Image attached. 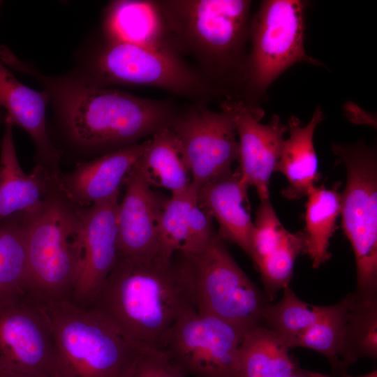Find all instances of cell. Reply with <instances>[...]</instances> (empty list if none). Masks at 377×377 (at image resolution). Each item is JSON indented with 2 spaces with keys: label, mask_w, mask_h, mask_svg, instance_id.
<instances>
[{
  "label": "cell",
  "mask_w": 377,
  "mask_h": 377,
  "mask_svg": "<svg viewBox=\"0 0 377 377\" xmlns=\"http://www.w3.org/2000/svg\"><path fill=\"white\" fill-rule=\"evenodd\" d=\"M10 67L43 87L71 139L77 145L110 151L135 143L170 126L179 108L99 85L86 75L47 76L8 48L0 54Z\"/></svg>",
  "instance_id": "obj_1"
},
{
  "label": "cell",
  "mask_w": 377,
  "mask_h": 377,
  "mask_svg": "<svg viewBox=\"0 0 377 377\" xmlns=\"http://www.w3.org/2000/svg\"><path fill=\"white\" fill-rule=\"evenodd\" d=\"M167 41L188 55L222 100H240L249 54V0H155Z\"/></svg>",
  "instance_id": "obj_2"
},
{
  "label": "cell",
  "mask_w": 377,
  "mask_h": 377,
  "mask_svg": "<svg viewBox=\"0 0 377 377\" xmlns=\"http://www.w3.org/2000/svg\"><path fill=\"white\" fill-rule=\"evenodd\" d=\"M93 306L142 348L161 350L178 318L195 308L179 260L119 258Z\"/></svg>",
  "instance_id": "obj_3"
},
{
  "label": "cell",
  "mask_w": 377,
  "mask_h": 377,
  "mask_svg": "<svg viewBox=\"0 0 377 377\" xmlns=\"http://www.w3.org/2000/svg\"><path fill=\"white\" fill-rule=\"evenodd\" d=\"M27 293L41 303L71 299L83 263L82 208L57 188L24 212Z\"/></svg>",
  "instance_id": "obj_4"
},
{
  "label": "cell",
  "mask_w": 377,
  "mask_h": 377,
  "mask_svg": "<svg viewBox=\"0 0 377 377\" xmlns=\"http://www.w3.org/2000/svg\"><path fill=\"white\" fill-rule=\"evenodd\" d=\"M50 318L61 377H128L144 348L108 316L72 300L42 303Z\"/></svg>",
  "instance_id": "obj_5"
},
{
  "label": "cell",
  "mask_w": 377,
  "mask_h": 377,
  "mask_svg": "<svg viewBox=\"0 0 377 377\" xmlns=\"http://www.w3.org/2000/svg\"><path fill=\"white\" fill-rule=\"evenodd\" d=\"M306 1L265 0L251 16L244 85L240 97L246 105L261 107L272 82L294 64L321 66L304 48Z\"/></svg>",
  "instance_id": "obj_6"
},
{
  "label": "cell",
  "mask_w": 377,
  "mask_h": 377,
  "mask_svg": "<svg viewBox=\"0 0 377 377\" xmlns=\"http://www.w3.org/2000/svg\"><path fill=\"white\" fill-rule=\"evenodd\" d=\"M178 253L198 311L245 332L262 324L269 301L242 270L217 232L200 251Z\"/></svg>",
  "instance_id": "obj_7"
},
{
  "label": "cell",
  "mask_w": 377,
  "mask_h": 377,
  "mask_svg": "<svg viewBox=\"0 0 377 377\" xmlns=\"http://www.w3.org/2000/svg\"><path fill=\"white\" fill-rule=\"evenodd\" d=\"M87 77L104 87L158 88L193 103L208 104L219 98L202 74L175 52L105 38L93 56Z\"/></svg>",
  "instance_id": "obj_8"
},
{
  "label": "cell",
  "mask_w": 377,
  "mask_h": 377,
  "mask_svg": "<svg viewBox=\"0 0 377 377\" xmlns=\"http://www.w3.org/2000/svg\"><path fill=\"white\" fill-rule=\"evenodd\" d=\"M346 170L341 193L342 228L354 251L357 287L362 296H377V158L374 147L360 140L333 143Z\"/></svg>",
  "instance_id": "obj_9"
},
{
  "label": "cell",
  "mask_w": 377,
  "mask_h": 377,
  "mask_svg": "<svg viewBox=\"0 0 377 377\" xmlns=\"http://www.w3.org/2000/svg\"><path fill=\"white\" fill-rule=\"evenodd\" d=\"M244 334L239 327L193 308L175 322L160 350L184 376L237 377Z\"/></svg>",
  "instance_id": "obj_10"
},
{
  "label": "cell",
  "mask_w": 377,
  "mask_h": 377,
  "mask_svg": "<svg viewBox=\"0 0 377 377\" xmlns=\"http://www.w3.org/2000/svg\"><path fill=\"white\" fill-rule=\"evenodd\" d=\"M221 110L192 103L179 109L168 126L177 137L198 188L232 172L239 159V144L232 110L225 100Z\"/></svg>",
  "instance_id": "obj_11"
},
{
  "label": "cell",
  "mask_w": 377,
  "mask_h": 377,
  "mask_svg": "<svg viewBox=\"0 0 377 377\" xmlns=\"http://www.w3.org/2000/svg\"><path fill=\"white\" fill-rule=\"evenodd\" d=\"M0 371L61 377L50 318L27 293L0 302Z\"/></svg>",
  "instance_id": "obj_12"
},
{
  "label": "cell",
  "mask_w": 377,
  "mask_h": 377,
  "mask_svg": "<svg viewBox=\"0 0 377 377\" xmlns=\"http://www.w3.org/2000/svg\"><path fill=\"white\" fill-rule=\"evenodd\" d=\"M225 101L234 114L242 181L256 188L260 201L268 200L270 177L275 172L288 126L276 114L262 124L261 107H250L239 100Z\"/></svg>",
  "instance_id": "obj_13"
},
{
  "label": "cell",
  "mask_w": 377,
  "mask_h": 377,
  "mask_svg": "<svg viewBox=\"0 0 377 377\" xmlns=\"http://www.w3.org/2000/svg\"><path fill=\"white\" fill-rule=\"evenodd\" d=\"M117 193L87 208L83 220V263L73 290L74 302L89 306L119 259Z\"/></svg>",
  "instance_id": "obj_14"
},
{
  "label": "cell",
  "mask_w": 377,
  "mask_h": 377,
  "mask_svg": "<svg viewBox=\"0 0 377 377\" xmlns=\"http://www.w3.org/2000/svg\"><path fill=\"white\" fill-rule=\"evenodd\" d=\"M124 185L125 193L117 213L119 258L164 259L159 221L165 200L147 184L136 165Z\"/></svg>",
  "instance_id": "obj_15"
},
{
  "label": "cell",
  "mask_w": 377,
  "mask_h": 377,
  "mask_svg": "<svg viewBox=\"0 0 377 377\" xmlns=\"http://www.w3.org/2000/svg\"><path fill=\"white\" fill-rule=\"evenodd\" d=\"M150 138L80 162L68 173L60 172L59 188L79 208H87L119 193L120 188L147 150Z\"/></svg>",
  "instance_id": "obj_16"
},
{
  "label": "cell",
  "mask_w": 377,
  "mask_h": 377,
  "mask_svg": "<svg viewBox=\"0 0 377 377\" xmlns=\"http://www.w3.org/2000/svg\"><path fill=\"white\" fill-rule=\"evenodd\" d=\"M13 125L5 116L0 145V221L35 208L59 188V170L38 163L29 174L23 171L17 157Z\"/></svg>",
  "instance_id": "obj_17"
},
{
  "label": "cell",
  "mask_w": 377,
  "mask_h": 377,
  "mask_svg": "<svg viewBox=\"0 0 377 377\" xmlns=\"http://www.w3.org/2000/svg\"><path fill=\"white\" fill-rule=\"evenodd\" d=\"M45 91H38L20 82L0 59V107L13 124L22 128L32 139L42 164L59 170L61 151L51 141L46 125Z\"/></svg>",
  "instance_id": "obj_18"
},
{
  "label": "cell",
  "mask_w": 377,
  "mask_h": 377,
  "mask_svg": "<svg viewBox=\"0 0 377 377\" xmlns=\"http://www.w3.org/2000/svg\"><path fill=\"white\" fill-rule=\"evenodd\" d=\"M248 188L237 168L198 188L197 200L216 220L219 237L235 244L249 256L253 221L246 207L249 205Z\"/></svg>",
  "instance_id": "obj_19"
},
{
  "label": "cell",
  "mask_w": 377,
  "mask_h": 377,
  "mask_svg": "<svg viewBox=\"0 0 377 377\" xmlns=\"http://www.w3.org/2000/svg\"><path fill=\"white\" fill-rule=\"evenodd\" d=\"M324 114L318 105L309 122L291 116L287 124L289 136L284 140L275 172L282 173L288 182L282 195L289 200L306 196L319 180L318 160L313 136L316 127L323 120Z\"/></svg>",
  "instance_id": "obj_20"
},
{
  "label": "cell",
  "mask_w": 377,
  "mask_h": 377,
  "mask_svg": "<svg viewBox=\"0 0 377 377\" xmlns=\"http://www.w3.org/2000/svg\"><path fill=\"white\" fill-rule=\"evenodd\" d=\"M103 32L108 40L174 52L154 0L112 1L105 10Z\"/></svg>",
  "instance_id": "obj_21"
},
{
  "label": "cell",
  "mask_w": 377,
  "mask_h": 377,
  "mask_svg": "<svg viewBox=\"0 0 377 377\" xmlns=\"http://www.w3.org/2000/svg\"><path fill=\"white\" fill-rule=\"evenodd\" d=\"M289 346L263 324L245 332L239 352L237 377H290L300 367L289 355Z\"/></svg>",
  "instance_id": "obj_22"
},
{
  "label": "cell",
  "mask_w": 377,
  "mask_h": 377,
  "mask_svg": "<svg viewBox=\"0 0 377 377\" xmlns=\"http://www.w3.org/2000/svg\"><path fill=\"white\" fill-rule=\"evenodd\" d=\"M136 167L149 186L165 188L172 194L186 189L192 184L180 142L168 126L151 135Z\"/></svg>",
  "instance_id": "obj_23"
},
{
  "label": "cell",
  "mask_w": 377,
  "mask_h": 377,
  "mask_svg": "<svg viewBox=\"0 0 377 377\" xmlns=\"http://www.w3.org/2000/svg\"><path fill=\"white\" fill-rule=\"evenodd\" d=\"M305 211L306 253L318 268L330 258V239L340 215L341 193L337 187L314 186L306 195Z\"/></svg>",
  "instance_id": "obj_24"
},
{
  "label": "cell",
  "mask_w": 377,
  "mask_h": 377,
  "mask_svg": "<svg viewBox=\"0 0 377 377\" xmlns=\"http://www.w3.org/2000/svg\"><path fill=\"white\" fill-rule=\"evenodd\" d=\"M24 212L15 213L0 221V302L27 293Z\"/></svg>",
  "instance_id": "obj_25"
},
{
  "label": "cell",
  "mask_w": 377,
  "mask_h": 377,
  "mask_svg": "<svg viewBox=\"0 0 377 377\" xmlns=\"http://www.w3.org/2000/svg\"><path fill=\"white\" fill-rule=\"evenodd\" d=\"M352 294L340 354L345 374L347 368L358 360L377 357V296Z\"/></svg>",
  "instance_id": "obj_26"
},
{
  "label": "cell",
  "mask_w": 377,
  "mask_h": 377,
  "mask_svg": "<svg viewBox=\"0 0 377 377\" xmlns=\"http://www.w3.org/2000/svg\"><path fill=\"white\" fill-rule=\"evenodd\" d=\"M327 306H314L301 300L290 286L276 304L269 302L262 313V324L279 334L289 348L325 312Z\"/></svg>",
  "instance_id": "obj_27"
},
{
  "label": "cell",
  "mask_w": 377,
  "mask_h": 377,
  "mask_svg": "<svg viewBox=\"0 0 377 377\" xmlns=\"http://www.w3.org/2000/svg\"><path fill=\"white\" fill-rule=\"evenodd\" d=\"M353 299L347 295L338 303L327 306L324 314L294 343L293 347H304L325 355L334 373L345 376L340 354L346 317Z\"/></svg>",
  "instance_id": "obj_28"
},
{
  "label": "cell",
  "mask_w": 377,
  "mask_h": 377,
  "mask_svg": "<svg viewBox=\"0 0 377 377\" xmlns=\"http://www.w3.org/2000/svg\"><path fill=\"white\" fill-rule=\"evenodd\" d=\"M304 232L286 231L278 245L255 265L260 272L266 297L273 300L279 290L288 286L297 257L306 253Z\"/></svg>",
  "instance_id": "obj_29"
},
{
  "label": "cell",
  "mask_w": 377,
  "mask_h": 377,
  "mask_svg": "<svg viewBox=\"0 0 377 377\" xmlns=\"http://www.w3.org/2000/svg\"><path fill=\"white\" fill-rule=\"evenodd\" d=\"M198 188L192 183L186 189L165 200L159 221V239L163 258L171 260L186 249L188 218L197 199Z\"/></svg>",
  "instance_id": "obj_30"
},
{
  "label": "cell",
  "mask_w": 377,
  "mask_h": 377,
  "mask_svg": "<svg viewBox=\"0 0 377 377\" xmlns=\"http://www.w3.org/2000/svg\"><path fill=\"white\" fill-rule=\"evenodd\" d=\"M286 231L269 199L261 200L253 221L249 255L254 264L278 245Z\"/></svg>",
  "instance_id": "obj_31"
},
{
  "label": "cell",
  "mask_w": 377,
  "mask_h": 377,
  "mask_svg": "<svg viewBox=\"0 0 377 377\" xmlns=\"http://www.w3.org/2000/svg\"><path fill=\"white\" fill-rule=\"evenodd\" d=\"M212 221V216L196 199L190 211L186 246L182 253H194L205 247L216 233Z\"/></svg>",
  "instance_id": "obj_32"
},
{
  "label": "cell",
  "mask_w": 377,
  "mask_h": 377,
  "mask_svg": "<svg viewBox=\"0 0 377 377\" xmlns=\"http://www.w3.org/2000/svg\"><path fill=\"white\" fill-rule=\"evenodd\" d=\"M128 377H184L160 350L144 348Z\"/></svg>",
  "instance_id": "obj_33"
},
{
  "label": "cell",
  "mask_w": 377,
  "mask_h": 377,
  "mask_svg": "<svg viewBox=\"0 0 377 377\" xmlns=\"http://www.w3.org/2000/svg\"><path fill=\"white\" fill-rule=\"evenodd\" d=\"M290 377H331L330 376L320 373L312 372L302 369H299Z\"/></svg>",
  "instance_id": "obj_34"
},
{
  "label": "cell",
  "mask_w": 377,
  "mask_h": 377,
  "mask_svg": "<svg viewBox=\"0 0 377 377\" xmlns=\"http://www.w3.org/2000/svg\"><path fill=\"white\" fill-rule=\"evenodd\" d=\"M0 377H38L26 374L10 371H0Z\"/></svg>",
  "instance_id": "obj_35"
},
{
  "label": "cell",
  "mask_w": 377,
  "mask_h": 377,
  "mask_svg": "<svg viewBox=\"0 0 377 377\" xmlns=\"http://www.w3.org/2000/svg\"><path fill=\"white\" fill-rule=\"evenodd\" d=\"M341 377H377V372H376V369H375V370H374L373 371H371V372H370L369 374L362 375V376H352L345 375V376H341Z\"/></svg>",
  "instance_id": "obj_36"
},
{
  "label": "cell",
  "mask_w": 377,
  "mask_h": 377,
  "mask_svg": "<svg viewBox=\"0 0 377 377\" xmlns=\"http://www.w3.org/2000/svg\"><path fill=\"white\" fill-rule=\"evenodd\" d=\"M0 109H1V108L0 107ZM1 110H0V123L1 121Z\"/></svg>",
  "instance_id": "obj_37"
},
{
  "label": "cell",
  "mask_w": 377,
  "mask_h": 377,
  "mask_svg": "<svg viewBox=\"0 0 377 377\" xmlns=\"http://www.w3.org/2000/svg\"><path fill=\"white\" fill-rule=\"evenodd\" d=\"M1 5V1H0V6Z\"/></svg>",
  "instance_id": "obj_38"
}]
</instances>
